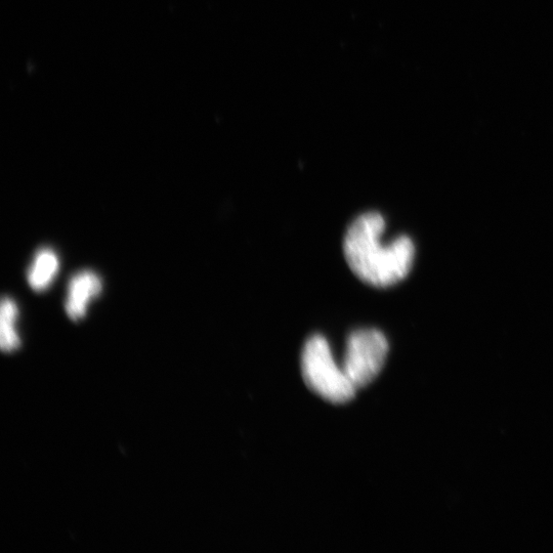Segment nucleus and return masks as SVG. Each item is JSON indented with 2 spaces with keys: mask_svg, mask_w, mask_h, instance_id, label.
Listing matches in <instances>:
<instances>
[{
  "mask_svg": "<svg viewBox=\"0 0 553 553\" xmlns=\"http://www.w3.org/2000/svg\"><path fill=\"white\" fill-rule=\"evenodd\" d=\"M302 369L307 386L323 399L335 404L354 399L357 389L344 368L335 363L330 346L322 335H314L308 340Z\"/></svg>",
  "mask_w": 553,
  "mask_h": 553,
  "instance_id": "2",
  "label": "nucleus"
},
{
  "mask_svg": "<svg viewBox=\"0 0 553 553\" xmlns=\"http://www.w3.org/2000/svg\"><path fill=\"white\" fill-rule=\"evenodd\" d=\"M59 259L51 249L40 250L28 273V282L35 291H44L56 278L59 271Z\"/></svg>",
  "mask_w": 553,
  "mask_h": 553,
  "instance_id": "5",
  "label": "nucleus"
},
{
  "mask_svg": "<svg viewBox=\"0 0 553 553\" xmlns=\"http://www.w3.org/2000/svg\"><path fill=\"white\" fill-rule=\"evenodd\" d=\"M389 343L376 329H361L348 338L343 368L358 390L372 382L385 366Z\"/></svg>",
  "mask_w": 553,
  "mask_h": 553,
  "instance_id": "3",
  "label": "nucleus"
},
{
  "mask_svg": "<svg viewBox=\"0 0 553 553\" xmlns=\"http://www.w3.org/2000/svg\"><path fill=\"white\" fill-rule=\"evenodd\" d=\"M386 222L378 212H367L349 227L344 252L351 270L365 283L389 287L402 281L410 272L415 247L407 236L390 243L382 242Z\"/></svg>",
  "mask_w": 553,
  "mask_h": 553,
  "instance_id": "1",
  "label": "nucleus"
},
{
  "mask_svg": "<svg viewBox=\"0 0 553 553\" xmlns=\"http://www.w3.org/2000/svg\"><path fill=\"white\" fill-rule=\"evenodd\" d=\"M18 308L16 304L8 297H5L2 303V348L6 352H11L18 348L20 340L16 333L14 324L17 319Z\"/></svg>",
  "mask_w": 553,
  "mask_h": 553,
  "instance_id": "6",
  "label": "nucleus"
},
{
  "mask_svg": "<svg viewBox=\"0 0 553 553\" xmlns=\"http://www.w3.org/2000/svg\"><path fill=\"white\" fill-rule=\"evenodd\" d=\"M102 291V282L93 272H82L75 275L69 284L66 311L76 321L87 313L91 300Z\"/></svg>",
  "mask_w": 553,
  "mask_h": 553,
  "instance_id": "4",
  "label": "nucleus"
}]
</instances>
